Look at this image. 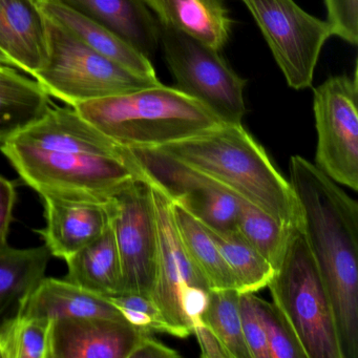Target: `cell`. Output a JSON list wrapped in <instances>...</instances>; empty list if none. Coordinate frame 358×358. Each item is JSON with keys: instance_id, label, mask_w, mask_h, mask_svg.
I'll return each instance as SVG.
<instances>
[{"instance_id": "7402d4cb", "label": "cell", "mask_w": 358, "mask_h": 358, "mask_svg": "<svg viewBox=\"0 0 358 358\" xmlns=\"http://www.w3.org/2000/svg\"><path fill=\"white\" fill-rule=\"evenodd\" d=\"M66 280L103 297L123 292L120 255L112 226L66 259Z\"/></svg>"}, {"instance_id": "8fae6325", "label": "cell", "mask_w": 358, "mask_h": 358, "mask_svg": "<svg viewBox=\"0 0 358 358\" xmlns=\"http://www.w3.org/2000/svg\"><path fill=\"white\" fill-rule=\"evenodd\" d=\"M108 210L120 255L122 293L152 297L159 247L152 186L134 178L110 194Z\"/></svg>"}, {"instance_id": "1f68e13d", "label": "cell", "mask_w": 358, "mask_h": 358, "mask_svg": "<svg viewBox=\"0 0 358 358\" xmlns=\"http://www.w3.org/2000/svg\"><path fill=\"white\" fill-rule=\"evenodd\" d=\"M333 36L350 45L358 43V0H324Z\"/></svg>"}, {"instance_id": "f546056e", "label": "cell", "mask_w": 358, "mask_h": 358, "mask_svg": "<svg viewBox=\"0 0 358 358\" xmlns=\"http://www.w3.org/2000/svg\"><path fill=\"white\" fill-rule=\"evenodd\" d=\"M122 314L127 322L148 332L169 334L160 310L152 297L136 293H120L106 297Z\"/></svg>"}, {"instance_id": "d6986e66", "label": "cell", "mask_w": 358, "mask_h": 358, "mask_svg": "<svg viewBox=\"0 0 358 358\" xmlns=\"http://www.w3.org/2000/svg\"><path fill=\"white\" fill-rule=\"evenodd\" d=\"M38 5L45 15L68 29L94 51L135 74L158 79L150 58L106 27L64 5L60 0H38Z\"/></svg>"}, {"instance_id": "7c38bea8", "label": "cell", "mask_w": 358, "mask_h": 358, "mask_svg": "<svg viewBox=\"0 0 358 358\" xmlns=\"http://www.w3.org/2000/svg\"><path fill=\"white\" fill-rule=\"evenodd\" d=\"M357 102V69L353 77H331L314 90L315 166L354 192L358 189Z\"/></svg>"}, {"instance_id": "ba28073f", "label": "cell", "mask_w": 358, "mask_h": 358, "mask_svg": "<svg viewBox=\"0 0 358 358\" xmlns=\"http://www.w3.org/2000/svg\"><path fill=\"white\" fill-rule=\"evenodd\" d=\"M160 45L179 91L198 100L222 122L242 123L247 80L228 66L220 51L161 24Z\"/></svg>"}, {"instance_id": "277c9868", "label": "cell", "mask_w": 358, "mask_h": 358, "mask_svg": "<svg viewBox=\"0 0 358 358\" xmlns=\"http://www.w3.org/2000/svg\"><path fill=\"white\" fill-rule=\"evenodd\" d=\"M307 358H341L328 291L303 234L294 230L267 285Z\"/></svg>"}, {"instance_id": "4fadbf2b", "label": "cell", "mask_w": 358, "mask_h": 358, "mask_svg": "<svg viewBox=\"0 0 358 358\" xmlns=\"http://www.w3.org/2000/svg\"><path fill=\"white\" fill-rule=\"evenodd\" d=\"M47 225L37 230L54 257L70 259L110 225L108 196L80 192H41Z\"/></svg>"}, {"instance_id": "4316f807", "label": "cell", "mask_w": 358, "mask_h": 358, "mask_svg": "<svg viewBox=\"0 0 358 358\" xmlns=\"http://www.w3.org/2000/svg\"><path fill=\"white\" fill-rule=\"evenodd\" d=\"M240 291L211 290L201 320L213 331L231 358H251L245 343L240 311Z\"/></svg>"}, {"instance_id": "e0dca14e", "label": "cell", "mask_w": 358, "mask_h": 358, "mask_svg": "<svg viewBox=\"0 0 358 358\" xmlns=\"http://www.w3.org/2000/svg\"><path fill=\"white\" fill-rule=\"evenodd\" d=\"M152 58L160 45V24L144 0H60Z\"/></svg>"}, {"instance_id": "484cf974", "label": "cell", "mask_w": 358, "mask_h": 358, "mask_svg": "<svg viewBox=\"0 0 358 358\" xmlns=\"http://www.w3.org/2000/svg\"><path fill=\"white\" fill-rule=\"evenodd\" d=\"M236 229L259 251L273 269L282 259L289 236L294 231L241 196H238Z\"/></svg>"}, {"instance_id": "8992f818", "label": "cell", "mask_w": 358, "mask_h": 358, "mask_svg": "<svg viewBox=\"0 0 358 358\" xmlns=\"http://www.w3.org/2000/svg\"><path fill=\"white\" fill-rule=\"evenodd\" d=\"M24 183L38 194L80 192L108 196L134 178L141 177L127 152L101 156L43 150L11 138L0 143Z\"/></svg>"}, {"instance_id": "5b68a950", "label": "cell", "mask_w": 358, "mask_h": 358, "mask_svg": "<svg viewBox=\"0 0 358 358\" xmlns=\"http://www.w3.org/2000/svg\"><path fill=\"white\" fill-rule=\"evenodd\" d=\"M45 16L48 55L32 75L49 96L69 106L150 87L159 79L140 76L104 57Z\"/></svg>"}, {"instance_id": "44dd1931", "label": "cell", "mask_w": 358, "mask_h": 358, "mask_svg": "<svg viewBox=\"0 0 358 358\" xmlns=\"http://www.w3.org/2000/svg\"><path fill=\"white\" fill-rule=\"evenodd\" d=\"M52 255L48 247L0 246V324L20 315L31 293L45 278Z\"/></svg>"}, {"instance_id": "52a82bcc", "label": "cell", "mask_w": 358, "mask_h": 358, "mask_svg": "<svg viewBox=\"0 0 358 358\" xmlns=\"http://www.w3.org/2000/svg\"><path fill=\"white\" fill-rule=\"evenodd\" d=\"M152 196L159 243L152 299L162 314L169 334L185 338L192 334L194 322L201 320L211 289L182 245L171 201L154 186Z\"/></svg>"}, {"instance_id": "6da1fadb", "label": "cell", "mask_w": 358, "mask_h": 358, "mask_svg": "<svg viewBox=\"0 0 358 358\" xmlns=\"http://www.w3.org/2000/svg\"><path fill=\"white\" fill-rule=\"evenodd\" d=\"M290 184L334 312L341 358H358V204L315 164L293 156Z\"/></svg>"}, {"instance_id": "5bb4252c", "label": "cell", "mask_w": 358, "mask_h": 358, "mask_svg": "<svg viewBox=\"0 0 358 358\" xmlns=\"http://www.w3.org/2000/svg\"><path fill=\"white\" fill-rule=\"evenodd\" d=\"M146 332L127 320L97 316L54 320L51 358H129Z\"/></svg>"}, {"instance_id": "cb8c5ba5", "label": "cell", "mask_w": 358, "mask_h": 358, "mask_svg": "<svg viewBox=\"0 0 358 358\" xmlns=\"http://www.w3.org/2000/svg\"><path fill=\"white\" fill-rule=\"evenodd\" d=\"M171 204L173 221L182 245L211 290H238V282L229 266L202 224L179 205Z\"/></svg>"}, {"instance_id": "9a60e30c", "label": "cell", "mask_w": 358, "mask_h": 358, "mask_svg": "<svg viewBox=\"0 0 358 358\" xmlns=\"http://www.w3.org/2000/svg\"><path fill=\"white\" fill-rule=\"evenodd\" d=\"M13 138L43 150L101 156H123L115 143L87 122L72 106L48 110L45 116Z\"/></svg>"}, {"instance_id": "8d00e7d4", "label": "cell", "mask_w": 358, "mask_h": 358, "mask_svg": "<svg viewBox=\"0 0 358 358\" xmlns=\"http://www.w3.org/2000/svg\"><path fill=\"white\" fill-rule=\"evenodd\" d=\"M6 66V64H3V62H0V66ZM10 68H11V66H10Z\"/></svg>"}, {"instance_id": "9c48e42d", "label": "cell", "mask_w": 358, "mask_h": 358, "mask_svg": "<svg viewBox=\"0 0 358 358\" xmlns=\"http://www.w3.org/2000/svg\"><path fill=\"white\" fill-rule=\"evenodd\" d=\"M140 176L202 225L236 229L238 196L229 188L158 148H125Z\"/></svg>"}, {"instance_id": "3957f363", "label": "cell", "mask_w": 358, "mask_h": 358, "mask_svg": "<svg viewBox=\"0 0 358 358\" xmlns=\"http://www.w3.org/2000/svg\"><path fill=\"white\" fill-rule=\"evenodd\" d=\"M73 108L123 148H160L223 124L198 100L161 83Z\"/></svg>"}, {"instance_id": "ffe728a7", "label": "cell", "mask_w": 358, "mask_h": 358, "mask_svg": "<svg viewBox=\"0 0 358 358\" xmlns=\"http://www.w3.org/2000/svg\"><path fill=\"white\" fill-rule=\"evenodd\" d=\"M161 26L180 31L221 51L229 41L232 20L223 0H144Z\"/></svg>"}, {"instance_id": "2e32d148", "label": "cell", "mask_w": 358, "mask_h": 358, "mask_svg": "<svg viewBox=\"0 0 358 358\" xmlns=\"http://www.w3.org/2000/svg\"><path fill=\"white\" fill-rule=\"evenodd\" d=\"M0 51L31 76L45 64L47 29L38 0H0Z\"/></svg>"}, {"instance_id": "d590c367", "label": "cell", "mask_w": 358, "mask_h": 358, "mask_svg": "<svg viewBox=\"0 0 358 358\" xmlns=\"http://www.w3.org/2000/svg\"><path fill=\"white\" fill-rule=\"evenodd\" d=\"M0 62H3L6 66H11V68H15L14 64H12L11 60H10L9 58H8L7 56H6L1 51H0Z\"/></svg>"}, {"instance_id": "e575fe53", "label": "cell", "mask_w": 358, "mask_h": 358, "mask_svg": "<svg viewBox=\"0 0 358 358\" xmlns=\"http://www.w3.org/2000/svg\"><path fill=\"white\" fill-rule=\"evenodd\" d=\"M152 333L146 332L138 341L129 358H178L180 354L152 337Z\"/></svg>"}, {"instance_id": "d6a6232c", "label": "cell", "mask_w": 358, "mask_h": 358, "mask_svg": "<svg viewBox=\"0 0 358 358\" xmlns=\"http://www.w3.org/2000/svg\"><path fill=\"white\" fill-rule=\"evenodd\" d=\"M15 202V184L0 176V246L8 243L7 238Z\"/></svg>"}, {"instance_id": "4dcf8cb0", "label": "cell", "mask_w": 358, "mask_h": 358, "mask_svg": "<svg viewBox=\"0 0 358 358\" xmlns=\"http://www.w3.org/2000/svg\"><path fill=\"white\" fill-rule=\"evenodd\" d=\"M240 311L245 343L251 358H270L263 324L253 303V293H241Z\"/></svg>"}, {"instance_id": "ac0fdd59", "label": "cell", "mask_w": 358, "mask_h": 358, "mask_svg": "<svg viewBox=\"0 0 358 358\" xmlns=\"http://www.w3.org/2000/svg\"><path fill=\"white\" fill-rule=\"evenodd\" d=\"M22 315L54 320L74 317H106L125 320L106 297L68 280L43 278L24 303Z\"/></svg>"}, {"instance_id": "f1b7e54d", "label": "cell", "mask_w": 358, "mask_h": 358, "mask_svg": "<svg viewBox=\"0 0 358 358\" xmlns=\"http://www.w3.org/2000/svg\"><path fill=\"white\" fill-rule=\"evenodd\" d=\"M253 303L263 324L270 358H307L294 333L273 303L257 297Z\"/></svg>"}, {"instance_id": "836d02e7", "label": "cell", "mask_w": 358, "mask_h": 358, "mask_svg": "<svg viewBox=\"0 0 358 358\" xmlns=\"http://www.w3.org/2000/svg\"><path fill=\"white\" fill-rule=\"evenodd\" d=\"M192 334L196 335L202 358H231L219 337L202 320L192 326Z\"/></svg>"}, {"instance_id": "30bf717a", "label": "cell", "mask_w": 358, "mask_h": 358, "mask_svg": "<svg viewBox=\"0 0 358 358\" xmlns=\"http://www.w3.org/2000/svg\"><path fill=\"white\" fill-rule=\"evenodd\" d=\"M252 14L289 87L305 90L326 41L333 36L327 20L310 15L294 0H243Z\"/></svg>"}, {"instance_id": "83f0119b", "label": "cell", "mask_w": 358, "mask_h": 358, "mask_svg": "<svg viewBox=\"0 0 358 358\" xmlns=\"http://www.w3.org/2000/svg\"><path fill=\"white\" fill-rule=\"evenodd\" d=\"M52 324L20 314L0 324V358H51Z\"/></svg>"}, {"instance_id": "7a4b0ae2", "label": "cell", "mask_w": 358, "mask_h": 358, "mask_svg": "<svg viewBox=\"0 0 358 358\" xmlns=\"http://www.w3.org/2000/svg\"><path fill=\"white\" fill-rule=\"evenodd\" d=\"M158 148L217 180L286 227L301 231V208L290 182L242 123H223Z\"/></svg>"}, {"instance_id": "d4e9b609", "label": "cell", "mask_w": 358, "mask_h": 358, "mask_svg": "<svg viewBox=\"0 0 358 358\" xmlns=\"http://www.w3.org/2000/svg\"><path fill=\"white\" fill-rule=\"evenodd\" d=\"M203 227L229 266L240 293H255L267 287L273 268L238 230Z\"/></svg>"}, {"instance_id": "603a6c76", "label": "cell", "mask_w": 358, "mask_h": 358, "mask_svg": "<svg viewBox=\"0 0 358 358\" xmlns=\"http://www.w3.org/2000/svg\"><path fill=\"white\" fill-rule=\"evenodd\" d=\"M49 108V94L36 80L0 66V143L43 118Z\"/></svg>"}]
</instances>
